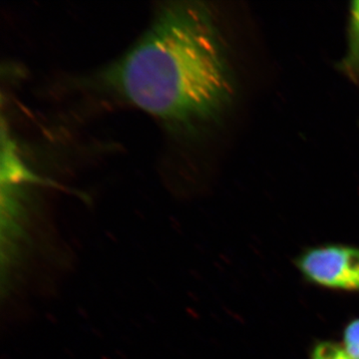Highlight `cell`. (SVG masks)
I'll return each instance as SVG.
<instances>
[{"instance_id":"3","label":"cell","mask_w":359,"mask_h":359,"mask_svg":"<svg viewBox=\"0 0 359 359\" xmlns=\"http://www.w3.org/2000/svg\"><path fill=\"white\" fill-rule=\"evenodd\" d=\"M346 65L348 67L359 65V1L353 2L351 11V37Z\"/></svg>"},{"instance_id":"4","label":"cell","mask_w":359,"mask_h":359,"mask_svg":"<svg viewBox=\"0 0 359 359\" xmlns=\"http://www.w3.org/2000/svg\"><path fill=\"white\" fill-rule=\"evenodd\" d=\"M311 359H351L340 346L334 342L323 341L316 344L311 353Z\"/></svg>"},{"instance_id":"2","label":"cell","mask_w":359,"mask_h":359,"mask_svg":"<svg viewBox=\"0 0 359 359\" xmlns=\"http://www.w3.org/2000/svg\"><path fill=\"white\" fill-rule=\"evenodd\" d=\"M297 266L306 280L320 287L359 292V248H313L297 259Z\"/></svg>"},{"instance_id":"1","label":"cell","mask_w":359,"mask_h":359,"mask_svg":"<svg viewBox=\"0 0 359 359\" xmlns=\"http://www.w3.org/2000/svg\"><path fill=\"white\" fill-rule=\"evenodd\" d=\"M105 79L128 102L183 128L217 112L230 88L209 11L194 1L162 4Z\"/></svg>"},{"instance_id":"5","label":"cell","mask_w":359,"mask_h":359,"mask_svg":"<svg viewBox=\"0 0 359 359\" xmlns=\"http://www.w3.org/2000/svg\"><path fill=\"white\" fill-rule=\"evenodd\" d=\"M344 351L351 359H359V320L349 323L344 330Z\"/></svg>"}]
</instances>
